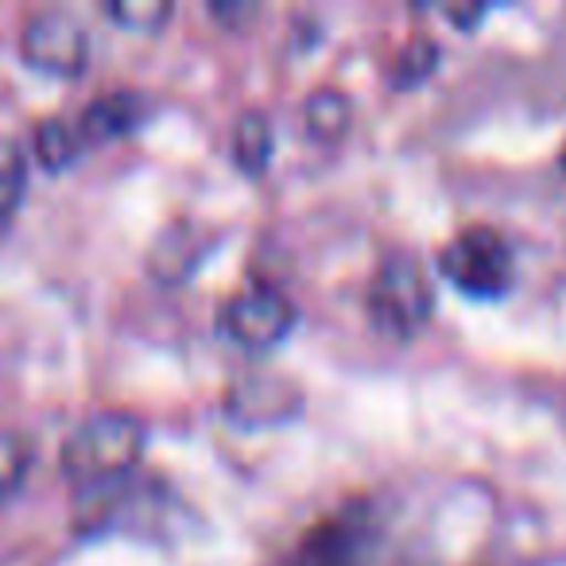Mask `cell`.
I'll list each match as a JSON object with an SVG mask.
<instances>
[{
	"label": "cell",
	"instance_id": "cell-1",
	"mask_svg": "<svg viewBox=\"0 0 566 566\" xmlns=\"http://www.w3.org/2000/svg\"><path fill=\"white\" fill-rule=\"evenodd\" d=\"M144 423L133 411H94L63 442V473L78 485H102L128 473L144 454Z\"/></svg>",
	"mask_w": 566,
	"mask_h": 566
},
{
	"label": "cell",
	"instance_id": "cell-2",
	"mask_svg": "<svg viewBox=\"0 0 566 566\" xmlns=\"http://www.w3.org/2000/svg\"><path fill=\"white\" fill-rule=\"evenodd\" d=\"M369 318L385 338L408 342L431 323L434 311V280L423 260L411 252H388L369 280Z\"/></svg>",
	"mask_w": 566,
	"mask_h": 566
},
{
	"label": "cell",
	"instance_id": "cell-3",
	"mask_svg": "<svg viewBox=\"0 0 566 566\" xmlns=\"http://www.w3.org/2000/svg\"><path fill=\"white\" fill-rule=\"evenodd\" d=\"M439 272L454 283L458 292L496 300L512 283V249L496 229L470 226L450 237L439 252Z\"/></svg>",
	"mask_w": 566,
	"mask_h": 566
},
{
	"label": "cell",
	"instance_id": "cell-4",
	"mask_svg": "<svg viewBox=\"0 0 566 566\" xmlns=\"http://www.w3.org/2000/svg\"><path fill=\"white\" fill-rule=\"evenodd\" d=\"M221 331L244 349H268L283 342L295 326L292 300L272 283H244L221 307Z\"/></svg>",
	"mask_w": 566,
	"mask_h": 566
},
{
	"label": "cell",
	"instance_id": "cell-5",
	"mask_svg": "<svg viewBox=\"0 0 566 566\" xmlns=\"http://www.w3.org/2000/svg\"><path fill=\"white\" fill-rule=\"evenodd\" d=\"M20 51L32 66L55 74H78L86 71L90 59V35L82 20L66 9H43L28 17L20 32Z\"/></svg>",
	"mask_w": 566,
	"mask_h": 566
},
{
	"label": "cell",
	"instance_id": "cell-6",
	"mask_svg": "<svg viewBox=\"0 0 566 566\" xmlns=\"http://www.w3.org/2000/svg\"><path fill=\"white\" fill-rule=\"evenodd\" d=\"M226 408L241 423H275L300 408V385L280 373H244L229 385Z\"/></svg>",
	"mask_w": 566,
	"mask_h": 566
},
{
	"label": "cell",
	"instance_id": "cell-7",
	"mask_svg": "<svg viewBox=\"0 0 566 566\" xmlns=\"http://www.w3.org/2000/svg\"><path fill=\"white\" fill-rule=\"evenodd\" d=\"M144 117V102L136 94H128V90H117V94H105L97 97V102L86 105V113H82L78 120V133L86 144L94 140H113V136L128 133V128H136Z\"/></svg>",
	"mask_w": 566,
	"mask_h": 566
},
{
	"label": "cell",
	"instance_id": "cell-8",
	"mask_svg": "<svg viewBox=\"0 0 566 566\" xmlns=\"http://www.w3.org/2000/svg\"><path fill=\"white\" fill-rule=\"evenodd\" d=\"M32 148H35V159H40L48 171H63V167H71L74 159L82 156L86 140H82L78 125H71V120H63V117H48L35 125Z\"/></svg>",
	"mask_w": 566,
	"mask_h": 566
},
{
	"label": "cell",
	"instance_id": "cell-9",
	"mask_svg": "<svg viewBox=\"0 0 566 566\" xmlns=\"http://www.w3.org/2000/svg\"><path fill=\"white\" fill-rule=\"evenodd\" d=\"M349 120H354V105H349L346 94H338V90H318V94L307 97V105H303V125H307V133L315 136V140H342V136L349 133Z\"/></svg>",
	"mask_w": 566,
	"mask_h": 566
},
{
	"label": "cell",
	"instance_id": "cell-10",
	"mask_svg": "<svg viewBox=\"0 0 566 566\" xmlns=\"http://www.w3.org/2000/svg\"><path fill=\"white\" fill-rule=\"evenodd\" d=\"M233 159L241 171H264L268 159H272V125H268L264 113H241L233 128Z\"/></svg>",
	"mask_w": 566,
	"mask_h": 566
},
{
	"label": "cell",
	"instance_id": "cell-11",
	"mask_svg": "<svg viewBox=\"0 0 566 566\" xmlns=\"http://www.w3.org/2000/svg\"><path fill=\"white\" fill-rule=\"evenodd\" d=\"M28 190V156L12 136H0V226H9Z\"/></svg>",
	"mask_w": 566,
	"mask_h": 566
},
{
	"label": "cell",
	"instance_id": "cell-12",
	"mask_svg": "<svg viewBox=\"0 0 566 566\" xmlns=\"http://www.w3.org/2000/svg\"><path fill=\"white\" fill-rule=\"evenodd\" d=\"M35 465V442L24 431H0V501H9L24 489Z\"/></svg>",
	"mask_w": 566,
	"mask_h": 566
},
{
	"label": "cell",
	"instance_id": "cell-13",
	"mask_svg": "<svg viewBox=\"0 0 566 566\" xmlns=\"http://www.w3.org/2000/svg\"><path fill=\"white\" fill-rule=\"evenodd\" d=\"M105 12H109L117 24L136 28V32H156V28H164L167 20H171L175 9H171V0H109Z\"/></svg>",
	"mask_w": 566,
	"mask_h": 566
},
{
	"label": "cell",
	"instance_id": "cell-14",
	"mask_svg": "<svg viewBox=\"0 0 566 566\" xmlns=\"http://www.w3.org/2000/svg\"><path fill=\"white\" fill-rule=\"evenodd\" d=\"M434 63H439V48H434L431 40H416L408 51L400 55V66H396V82H423L427 74L434 71Z\"/></svg>",
	"mask_w": 566,
	"mask_h": 566
},
{
	"label": "cell",
	"instance_id": "cell-15",
	"mask_svg": "<svg viewBox=\"0 0 566 566\" xmlns=\"http://www.w3.org/2000/svg\"><path fill=\"white\" fill-rule=\"evenodd\" d=\"M447 17L465 28V24H478V20L485 17V9H447Z\"/></svg>",
	"mask_w": 566,
	"mask_h": 566
},
{
	"label": "cell",
	"instance_id": "cell-16",
	"mask_svg": "<svg viewBox=\"0 0 566 566\" xmlns=\"http://www.w3.org/2000/svg\"><path fill=\"white\" fill-rule=\"evenodd\" d=\"M210 12L218 20H237V17H252V9H233V4H210Z\"/></svg>",
	"mask_w": 566,
	"mask_h": 566
},
{
	"label": "cell",
	"instance_id": "cell-17",
	"mask_svg": "<svg viewBox=\"0 0 566 566\" xmlns=\"http://www.w3.org/2000/svg\"><path fill=\"white\" fill-rule=\"evenodd\" d=\"M563 164H566V151H563Z\"/></svg>",
	"mask_w": 566,
	"mask_h": 566
}]
</instances>
